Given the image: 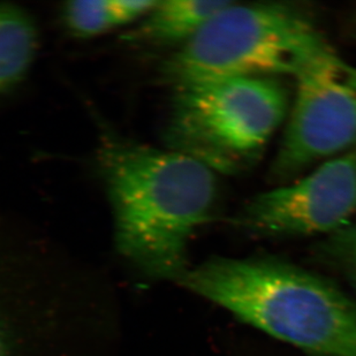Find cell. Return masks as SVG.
I'll return each instance as SVG.
<instances>
[{"mask_svg": "<svg viewBox=\"0 0 356 356\" xmlns=\"http://www.w3.org/2000/svg\"><path fill=\"white\" fill-rule=\"evenodd\" d=\"M98 171L115 220L117 248L149 276L180 282L188 248L218 200L217 175L188 156L105 129Z\"/></svg>", "mask_w": 356, "mask_h": 356, "instance_id": "cell-1", "label": "cell"}, {"mask_svg": "<svg viewBox=\"0 0 356 356\" xmlns=\"http://www.w3.org/2000/svg\"><path fill=\"white\" fill-rule=\"evenodd\" d=\"M179 285L314 356H356V303L327 279L270 256L213 257Z\"/></svg>", "mask_w": 356, "mask_h": 356, "instance_id": "cell-2", "label": "cell"}, {"mask_svg": "<svg viewBox=\"0 0 356 356\" xmlns=\"http://www.w3.org/2000/svg\"><path fill=\"white\" fill-rule=\"evenodd\" d=\"M329 47L302 10L231 1L161 66L173 89L209 81L292 76Z\"/></svg>", "mask_w": 356, "mask_h": 356, "instance_id": "cell-3", "label": "cell"}, {"mask_svg": "<svg viewBox=\"0 0 356 356\" xmlns=\"http://www.w3.org/2000/svg\"><path fill=\"white\" fill-rule=\"evenodd\" d=\"M291 96L276 78L209 81L173 89L165 126L166 149L216 175L256 164L287 118Z\"/></svg>", "mask_w": 356, "mask_h": 356, "instance_id": "cell-4", "label": "cell"}, {"mask_svg": "<svg viewBox=\"0 0 356 356\" xmlns=\"http://www.w3.org/2000/svg\"><path fill=\"white\" fill-rule=\"evenodd\" d=\"M285 131L270 168L284 185L356 147V67L329 47L296 74Z\"/></svg>", "mask_w": 356, "mask_h": 356, "instance_id": "cell-5", "label": "cell"}, {"mask_svg": "<svg viewBox=\"0 0 356 356\" xmlns=\"http://www.w3.org/2000/svg\"><path fill=\"white\" fill-rule=\"evenodd\" d=\"M356 215V147L323 161L309 175L250 198L233 220L263 238L339 232Z\"/></svg>", "mask_w": 356, "mask_h": 356, "instance_id": "cell-6", "label": "cell"}, {"mask_svg": "<svg viewBox=\"0 0 356 356\" xmlns=\"http://www.w3.org/2000/svg\"><path fill=\"white\" fill-rule=\"evenodd\" d=\"M232 0H166L159 1L134 29L124 35L126 42L180 47L194 38L209 19Z\"/></svg>", "mask_w": 356, "mask_h": 356, "instance_id": "cell-7", "label": "cell"}, {"mask_svg": "<svg viewBox=\"0 0 356 356\" xmlns=\"http://www.w3.org/2000/svg\"><path fill=\"white\" fill-rule=\"evenodd\" d=\"M38 47L34 17L14 3H0V96L10 94L26 80Z\"/></svg>", "mask_w": 356, "mask_h": 356, "instance_id": "cell-8", "label": "cell"}, {"mask_svg": "<svg viewBox=\"0 0 356 356\" xmlns=\"http://www.w3.org/2000/svg\"><path fill=\"white\" fill-rule=\"evenodd\" d=\"M157 0H87L63 7L65 27L74 38H92L141 21Z\"/></svg>", "mask_w": 356, "mask_h": 356, "instance_id": "cell-9", "label": "cell"}, {"mask_svg": "<svg viewBox=\"0 0 356 356\" xmlns=\"http://www.w3.org/2000/svg\"><path fill=\"white\" fill-rule=\"evenodd\" d=\"M332 259L340 263L356 280V224L334 233L329 245Z\"/></svg>", "mask_w": 356, "mask_h": 356, "instance_id": "cell-10", "label": "cell"}, {"mask_svg": "<svg viewBox=\"0 0 356 356\" xmlns=\"http://www.w3.org/2000/svg\"><path fill=\"white\" fill-rule=\"evenodd\" d=\"M0 356H8V345H7L6 334L3 332L1 323H0Z\"/></svg>", "mask_w": 356, "mask_h": 356, "instance_id": "cell-11", "label": "cell"}]
</instances>
